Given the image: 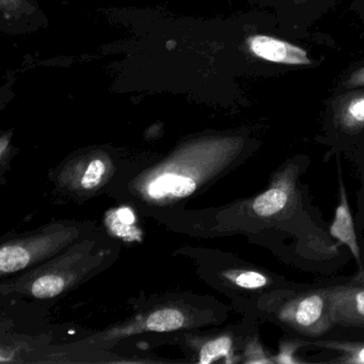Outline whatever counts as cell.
Returning a JSON list of instances; mask_svg holds the SVG:
<instances>
[{
    "mask_svg": "<svg viewBox=\"0 0 364 364\" xmlns=\"http://www.w3.org/2000/svg\"><path fill=\"white\" fill-rule=\"evenodd\" d=\"M280 321L297 331L318 336L333 323L330 316L328 289L297 296L285 302L278 312Z\"/></svg>",
    "mask_w": 364,
    "mask_h": 364,
    "instance_id": "1",
    "label": "cell"
},
{
    "mask_svg": "<svg viewBox=\"0 0 364 364\" xmlns=\"http://www.w3.org/2000/svg\"><path fill=\"white\" fill-rule=\"evenodd\" d=\"M296 173L284 170L274 176L272 184L252 202V210L261 218H274L282 214L295 201Z\"/></svg>",
    "mask_w": 364,
    "mask_h": 364,
    "instance_id": "2",
    "label": "cell"
},
{
    "mask_svg": "<svg viewBox=\"0 0 364 364\" xmlns=\"http://www.w3.org/2000/svg\"><path fill=\"white\" fill-rule=\"evenodd\" d=\"M246 44L251 54L269 63L299 67L312 65L304 48L270 36H252L247 39Z\"/></svg>",
    "mask_w": 364,
    "mask_h": 364,
    "instance_id": "3",
    "label": "cell"
},
{
    "mask_svg": "<svg viewBox=\"0 0 364 364\" xmlns=\"http://www.w3.org/2000/svg\"><path fill=\"white\" fill-rule=\"evenodd\" d=\"M328 299L333 323L364 327V287L328 289Z\"/></svg>",
    "mask_w": 364,
    "mask_h": 364,
    "instance_id": "4",
    "label": "cell"
},
{
    "mask_svg": "<svg viewBox=\"0 0 364 364\" xmlns=\"http://www.w3.org/2000/svg\"><path fill=\"white\" fill-rule=\"evenodd\" d=\"M1 29L8 33L35 31L46 21L36 0H0Z\"/></svg>",
    "mask_w": 364,
    "mask_h": 364,
    "instance_id": "5",
    "label": "cell"
},
{
    "mask_svg": "<svg viewBox=\"0 0 364 364\" xmlns=\"http://www.w3.org/2000/svg\"><path fill=\"white\" fill-rule=\"evenodd\" d=\"M340 173V204L336 210L334 220L330 225V234L334 238L346 245L353 253V257L360 264V250L355 235V225L347 200L346 189Z\"/></svg>",
    "mask_w": 364,
    "mask_h": 364,
    "instance_id": "6",
    "label": "cell"
},
{
    "mask_svg": "<svg viewBox=\"0 0 364 364\" xmlns=\"http://www.w3.org/2000/svg\"><path fill=\"white\" fill-rule=\"evenodd\" d=\"M195 191V181L186 176L170 173L159 176L149 186V193L153 198H161L168 195L178 198L187 197Z\"/></svg>",
    "mask_w": 364,
    "mask_h": 364,
    "instance_id": "7",
    "label": "cell"
},
{
    "mask_svg": "<svg viewBox=\"0 0 364 364\" xmlns=\"http://www.w3.org/2000/svg\"><path fill=\"white\" fill-rule=\"evenodd\" d=\"M338 123L346 131L364 127V95H358L345 102L338 110Z\"/></svg>",
    "mask_w": 364,
    "mask_h": 364,
    "instance_id": "8",
    "label": "cell"
},
{
    "mask_svg": "<svg viewBox=\"0 0 364 364\" xmlns=\"http://www.w3.org/2000/svg\"><path fill=\"white\" fill-rule=\"evenodd\" d=\"M184 316L182 313L173 309H163L149 316L146 326L149 329L156 332L173 331L182 327Z\"/></svg>",
    "mask_w": 364,
    "mask_h": 364,
    "instance_id": "9",
    "label": "cell"
},
{
    "mask_svg": "<svg viewBox=\"0 0 364 364\" xmlns=\"http://www.w3.org/2000/svg\"><path fill=\"white\" fill-rule=\"evenodd\" d=\"M29 253L20 246H5L0 250V270L3 274L18 272L28 265Z\"/></svg>",
    "mask_w": 364,
    "mask_h": 364,
    "instance_id": "10",
    "label": "cell"
},
{
    "mask_svg": "<svg viewBox=\"0 0 364 364\" xmlns=\"http://www.w3.org/2000/svg\"><path fill=\"white\" fill-rule=\"evenodd\" d=\"M232 341L228 336H221L204 345L200 353V363L208 364L223 357H227L231 351Z\"/></svg>",
    "mask_w": 364,
    "mask_h": 364,
    "instance_id": "11",
    "label": "cell"
},
{
    "mask_svg": "<svg viewBox=\"0 0 364 364\" xmlns=\"http://www.w3.org/2000/svg\"><path fill=\"white\" fill-rule=\"evenodd\" d=\"M65 281L58 276H44L38 279L33 285V295L41 299L53 298L63 291Z\"/></svg>",
    "mask_w": 364,
    "mask_h": 364,
    "instance_id": "12",
    "label": "cell"
},
{
    "mask_svg": "<svg viewBox=\"0 0 364 364\" xmlns=\"http://www.w3.org/2000/svg\"><path fill=\"white\" fill-rule=\"evenodd\" d=\"M234 282L242 289H257L265 287L269 283V279L262 272L246 270L234 277Z\"/></svg>",
    "mask_w": 364,
    "mask_h": 364,
    "instance_id": "13",
    "label": "cell"
},
{
    "mask_svg": "<svg viewBox=\"0 0 364 364\" xmlns=\"http://www.w3.org/2000/svg\"><path fill=\"white\" fill-rule=\"evenodd\" d=\"M105 172V165L100 159L91 161L82 176V185L87 189L95 188L101 182L102 176Z\"/></svg>",
    "mask_w": 364,
    "mask_h": 364,
    "instance_id": "14",
    "label": "cell"
},
{
    "mask_svg": "<svg viewBox=\"0 0 364 364\" xmlns=\"http://www.w3.org/2000/svg\"><path fill=\"white\" fill-rule=\"evenodd\" d=\"M346 353V358L343 361L347 363H360L364 364V345H355V346H341Z\"/></svg>",
    "mask_w": 364,
    "mask_h": 364,
    "instance_id": "15",
    "label": "cell"
},
{
    "mask_svg": "<svg viewBox=\"0 0 364 364\" xmlns=\"http://www.w3.org/2000/svg\"><path fill=\"white\" fill-rule=\"evenodd\" d=\"M249 357H250V359L247 361L249 363H272V360L266 357L263 349L261 348V346L257 343L249 346Z\"/></svg>",
    "mask_w": 364,
    "mask_h": 364,
    "instance_id": "16",
    "label": "cell"
},
{
    "mask_svg": "<svg viewBox=\"0 0 364 364\" xmlns=\"http://www.w3.org/2000/svg\"><path fill=\"white\" fill-rule=\"evenodd\" d=\"M296 348H297V346L295 344L287 343L284 346L281 347L280 353H279L276 361L279 363H297V361L293 358Z\"/></svg>",
    "mask_w": 364,
    "mask_h": 364,
    "instance_id": "17",
    "label": "cell"
},
{
    "mask_svg": "<svg viewBox=\"0 0 364 364\" xmlns=\"http://www.w3.org/2000/svg\"><path fill=\"white\" fill-rule=\"evenodd\" d=\"M346 85L348 88L364 86V68L351 74L350 77L347 80Z\"/></svg>",
    "mask_w": 364,
    "mask_h": 364,
    "instance_id": "18",
    "label": "cell"
},
{
    "mask_svg": "<svg viewBox=\"0 0 364 364\" xmlns=\"http://www.w3.org/2000/svg\"><path fill=\"white\" fill-rule=\"evenodd\" d=\"M295 1H300V0H295Z\"/></svg>",
    "mask_w": 364,
    "mask_h": 364,
    "instance_id": "19",
    "label": "cell"
}]
</instances>
